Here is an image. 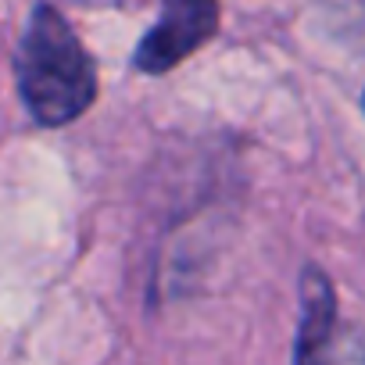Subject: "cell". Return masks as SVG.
Segmentation results:
<instances>
[{
	"mask_svg": "<svg viewBox=\"0 0 365 365\" xmlns=\"http://www.w3.org/2000/svg\"><path fill=\"white\" fill-rule=\"evenodd\" d=\"M219 29V0H161V19L136 47V68L161 76L205 47Z\"/></svg>",
	"mask_w": 365,
	"mask_h": 365,
	"instance_id": "cell-2",
	"label": "cell"
},
{
	"mask_svg": "<svg viewBox=\"0 0 365 365\" xmlns=\"http://www.w3.org/2000/svg\"><path fill=\"white\" fill-rule=\"evenodd\" d=\"M301 312L297 365H365V347L340 329L333 287L319 269H308L301 279Z\"/></svg>",
	"mask_w": 365,
	"mask_h": 365,
	"instance_id": "cell-3",
	"label": "cell"
},
{
	"mask_svg": "<svg viewBox=\"0 0 365 365\" xmlns=\"http://www.w3.org/2000/svg\"><path fill=\"white\" fill-rule=\"evenodd\" d=\"M19 90L29 115L40 125L76 122L97 97V68L72 26L47 4H40L22 33L19 58Z\"/></svg>",
	"mask_w": 365,
	"mask_h": 365,
	"instance_id": "cell-1",
	"label": "cell"
}]
</instances>
